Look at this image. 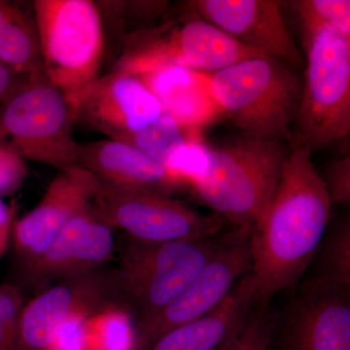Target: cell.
<instances>
[{
  "mask_svg": "<svg viewBox=\"0 0 350 350\" xmlns=\"http://www.w3.org/2000/svg\"><path fill=\"white\" fill-rule=\"evenodd\" d=\"M331 206L312 154L295 147L266 213L251 232L257 304L269 305L275 295L298 284L325 236Z\"/></svg>",
  "mask_w": 350,
  "mask_h": 350,
  "instance_id": "6da1fadb",
  "label": "cell"
},
{
  "mask_svg": "<svg viewBox=\"0 0 350 350\" xmlns=\"http://www.w3.org/2000/svg\"><path fill=\"white\" fill-rule=\"evenodd\" d=\"M287 155L280 142L245 137L207 147L206 167L190 189L228 226L253 231L273 199Z\"/></svg>",
  "mask_w": 350,
  "mask_h": 350,
  "instance_id": "7a4b0ae2",
  "label": "cell"
},
{
  "mask_svg": "<svg viewBox=\"0 0 350 350\" xmlns=\"http://www.w3.org/2000/svg\"><path fill=\"white\" fill-rule=\"evenodd\" d=\"M207 81L219 109L244 137L293 142L290 129L298 114L303 81L291 66L273 57H253L207 73Z\"/></svg>",
  "mask_w": 350,
  "mask_h": 350,
  "instance_id": "3957f363",
  "label": "cell"
},
{
  "mask_svg": "<svg viewBox=\"0 0 350 350\" xmlns=\"http://www.w3.org/2000/svg\"><path fill=\"white\" fill-rule=\"evenodd\" d=\"M211 238L145 243L126 237L114 275L115 301L130 313L135 330L155 319L183 291L222 243Z\"/></svg>",
  "mask_w": 350,
  "mask_h": 350,
  "instance_id": "277c9868",
  "label": "cell"
},
{
  "mask_svg": "<svg viewBox=\"0 0 350 350\" xmlns=\"http://www.w3.org/2000/svg\"><path fill=\"white\" fill-rule=\"evenodd\" d=\"M301 21L306 66L295 122L297 146L312 154L349 137L350 38L328 25Z\"/></svg>",
  "mask_w": 350,
  "mask_h": 350,
  "instance_id": "5b68a950",
  "label": "cell"
},
{
  "mask_svg": "<svg viewBox=\"0 0 350 350\" xmlns=\"http://www.w3.org/2000/svg\"><path fill=\"white\" fill-rule=\"evenodd\" d=\"M32 6L43 75L73 100L100 76L105 31L100 6L91 0H36Z\"/></svg>",
  "mask_w": 350,
  "mask_h": 350,
  "instance_id": "8992f818",
  "label": "cell"
},
{
  "mask_svg": "<svg viewBox=\"0 0 350 350\" xmlns=\"http://www.w3.org/2000/svg\"><path fill=\"white\" fill-rule=\"evenodd\" d=\"M72 100L48 81L32 75L0 105V144L24 160L59 170L78 165Z\"/></svg>",
  "mask_w": 350,
  "mask_h": 350,
  "instance_id": "52a82bcc",
  "label": "cell"
},
{
  "mask_svg": "<svg viewBox=\"0 0 350 350\" xmlns=\"http://www.w3.org/2000/svg\"><path fill=\"white\" fill-rule=\"evenodd\" d=\"M193 11L179 24L169 23L131 36L115 70L135 75L159 64H175L213 73L262 56Z\"/></svg>",
  "mask_w": 350,
  "mask_h": 350,
  "instance_id": "ba28073f",
  "label": "cell"
},
{
  "mask_svg": "<svg viewBox=\"0 0 350 350\" xmlns=\"http://www.w3.org/2000/svg\"><path fill=\"white\" fill-rule=\"evenodd\" d=\"M92 208L111 229L145 243H170L211 238L227 231L215 214L198 213L170 196L147 191L101 187L91 202Z\"/></svg>",
  "mask_w": 350,
  "mask_h": 350,
  "instance_id": "9c48e42d",
  "label": "cell"
},
{
  "mask_svg": "<svg viewBox=\"0 0 350 350\" xmlns=\"http://www.w3.org/2000/svg\"><path fill=\"white\" fill-rule=\"evenodd\" d=\"M250 230L230 228L222 243L187 286L155 319L137 331V350L165 332L204 317L227 298L252 268Z\"/></svg>",
  "mask_w": 350,
  "mask_h": 350,
  "instance_id": "30bf717a",
  "label": "cell"
},
{
  "mask_svg": "<svg viewBox=\"0 0 350 350\" xmlns=\"http://www.w3.org/2000/svg\"><path fill=\"white\" fill-rule=\"evenodd\" d=\"M280 350H350L349 288L315 278L278 321Z\"/></svg>",
  "mask_w": 350,
  "mask_h": 350,
  "instance_id": "8fae6325",
  "label": "cell"
},
{
  "mask_svg": "<svg viewBox=\"0 0 350 350\" xmlns=\"http://www.w3.org/2000/svg\"><path fill=\"white\" fill-rule=\"evenodd\" d=\"M72 103L76 123L118 142L148 128L163 114L150 90L121 70L98 76Z\"/></svg>",
  "mask_w": 350,
  "mask_h": 350,
  "instance_id": "7c38bea8",
  "label": "cell"
},
{
  "mask_svg": "<svg viewBox=\"0 0 350 350\" xmlns=\"http://www.w3.org/2000/svg\"><path fill=\"white\" fill-rule=\"evenodd\" d=\"M59 172L38 206L14 222L10 241L23 273L38 261L64 226L92 202L101 187V182L81 165Z\"/></svg>",
  "mask_w": 350,
  "mask_h": 350,
  "instance_id": "4fadbf2b",
  "label": "cell"
},
{
  "mask_svg": "<svg viewBox=\"0 0 350 350\" xmlns=\"http://www.w3.org/2000/svg\"><path fill=\"white\" fill-rule=\"evenodd\" d=\"M109 300L115 301L113 269H94L44 288L23 306L18 350L49 349L57 332L69 317Z\"/></svg>",
  "mask_w": 350,
  "mask_h": 350,
  "instance_id": "5bb4252c",
  "label": "cell"
},
{
  "mask_svg": "<svg viewBox=\"0 0 350 350\" xmlns=\"http://www.w3.org/2000/svg\"><path fill=\"white\" fill-rule=\"evenodd\" d=\"M195 12L262 56L296 70L304 59L276 0H197Z\"/></svg>",
  "mask_w": 350,
  "mask_h": 350,
  "instance_id": "9a60e30c",
  "label": "cell"
},
{
  "mask_svg": "<svg viewBox=\"0 0 350 350\" xmlns=\"http://www.w3.org/2000/svg\"><path fill=\"white\" fill-rule=\"evenodd\" d=\"M114 230L98 217L91 202L64 226L49 247L24 273L32 287L57 282L105 268L115 252Z\"/></svg>",
  "mask_w": 350,
  "mask_h": 350,
  "instance_id": "2e32d148",
  "label": "cell"
},
{
  "mask_svg": "<svg viewBox=\"0 0 350 350\" xmlns=\"http://www.w3.org/2000/svg\"><path fill=\"white\" fill-rule=\"evenodd\" d=\"M78 165L103 185L170 196L190 185L167 165L131 145L113 139L79 144Z\"/></svg>",
  "mask_w": 350,
  "mask_h": 350,
  "instance_id": "e0dca14e",
  "label": "cell"
},
{
  "mask_svg": "<svg viewBox=\"0 0 350 350\" xmlns=\"http://www.w3.org/2000/svg\"><path fill=\"white\" fill-rule=\"evenodd\" d=\"M256 293V284L248 273L217 308L165 332L146 350H224L243 329L257 305Z\"/></svg>",
  "mask_w": 350,
  "mask_h": 350,
  "instance_id": "ac0fdd59",
  "label": "cell"
},
{
  "mask_svg": "<svg viewBox=\"0 0 350 350\" xmlns=\"http://www.w3.org/2000/svg\"><path fill=\"white\" fill-rule=\"evenodd\" d=\"M133 76L150 90L163 113L184 126L200 131L224 115L209 91L207 73L163 64Z\"/></svg>",
  "mask_w": 350,
  "mask_h": 350,
  "instance_id": "d6986e66",
  "label": "cell"
},
{
  "mask_svg": "<svg viewBox=\"0 0 350 350\" xmlns=\"http://www.w3.org/2000/svg\"><path fill=\"white\" fill-rule=\"evenodd\" d=\"M0 62L25 75L43 73L34 18L4 0H0Z\"/></svg>",
  "mask_w": 350,
  "mask_h": 350,
  "instance_id": "ffe728a7",
  "label": "cell"
},
{
  "mask_svg": "<svg viewBox=\"0 0 350 350\" xmlns=\"http://www.w3.org/2000/svg\"><path fill=\"white\" fill-rule=\"evenodd\" d=\"M87 350H137L135 321L117 301L92 306L83 319Z\"/></svg>",
  "mask_w": 350,
  "mask_h": 350,
  "instance_id": "44dd1931",
  "label": "cell"
},
{
  "mask_svg": "<svg viewBox=\"0 0 350 350\" xmlns=\"http://www.w3.org/2000/svg\"><path fill=\"white\" fill-rule=\"evenodd\" d=\"M199 135L200 131L184 126L172 116L163 113L148 128L122 142L165 165L167 158L175 148Z\"/></svg>",
  "mask_w": 350,
  "mask_h": 350,
  "instance_id": "7402d4cb",
  "label": "cell"
},
{
  "mask_svg": "<svg viewBox=\"0 0 350 350\" xmlns=\"http://www.w3.org/2000/svg\"><path fill=\"white\" fill-rule=\"evenodd\" d=\"M317 278L350 287V222L345 219L324 236L319 250Z\"/></svg>",
  "mask_w": 350,
  "mask_h": 350,
  "instance_id": "603a6c76",
  "label": "cell"
},
{
  "mask_svg": "<svg viewBox=\"0 0 350 350\" xmlns=\"http://www.w3.org/2000/svg\"><path fill=\"white\" fill-rule=\"evenodd\" d=\"M278 325L269 306L257 304L243 329L224 350H269L275 342Z\"/></svg>",
  "mask_w": 350,
  "mask_h": 350,
  "instance_id": "cb8c5ba5",
  "label": "cell"
},
{
  "mask_svg": "<svg viewBox=\"0 0 350 350\" xmlns=\"http://www.w3.org/2000/svg\"><path fill=\"white\" fill-rule=\"evenodd\" d=\"M293 5L301 20L328 25L350 38L349 0H303Z\"/></svg>",
  "mask_w": 350,
  "mask_h": 350,
  "instance_id": "d4e9b609",
  "label": "cell"
},
{
  "mask_svg": "<svg viewBox=\"0 0 350 350\" xmlns=\"http://www.w3.org/2000/svg\"><path fill=\"white\" fill-rule=\"evenodd\" d=\"M25 301L19 285L0 284V350H18V324Z\"/></svg>",
  "mask_w": 350,
  "mask_h": 350,
  "instance_id": "484cf974",
  "label": "cell"
},
{
  "mask_svg": "<svg viewBox=\"0 0 350 350\" xmlns=\"http://www.w3.org/2000/svg\"><path fill=\"white\" fill-rule=\"evenodd\" d=\"M27 176V167L24 159L0 144V199L17 192Z\"/></svg>",
  "mask_w": 350,
  "mask_h": 350,
  "instance_id": "4316f807",
  "label": "cell"
},
{
  "mask_svg": "<svg viewBox=\"0 0 350 350\" xmlns=\"http://www.w3.org/2000/svg\"><path fill=\"white\" fill-rule=\"evenodd\" d=\"M332 204H349L350 202V158L338 159L331 163L322 176Z\"/></svg>",
  "mask_w": 350,
  "mask_h": 350,
  "instance_id": "83f0119b",
  "label": "cell"
},
{
  "mask_svg": "<svg viewBox=\"0 0 350 350\" xmlns=\"http://www.w3.org/2000/svg\"><path fill=\"white\" fill-rule=\"evenodd\" d=\"M24 80L22 73L0 62V105L21 86Z\"/></svg>",
  "mask_w": 350,
  "mask_h": 350,
  "instance_id": "f1b7e54d",
  "label": "cell"
},
{
  "mask_svg": "<svg viewBox=\"0 0 350 350\" xmlns=\"http://www.w3.org/2000/svg\"><path fill=\"white\" fill-rule=\"evenodd\" d=\"M13 226L0 225V259L5 254L10 244L11 232Z\"/></svg>",
  "mask_w": 350,
  "mask_h": 350,
  "instance_id": "f546056e",
  "label": "cell"
}]
</instances>
